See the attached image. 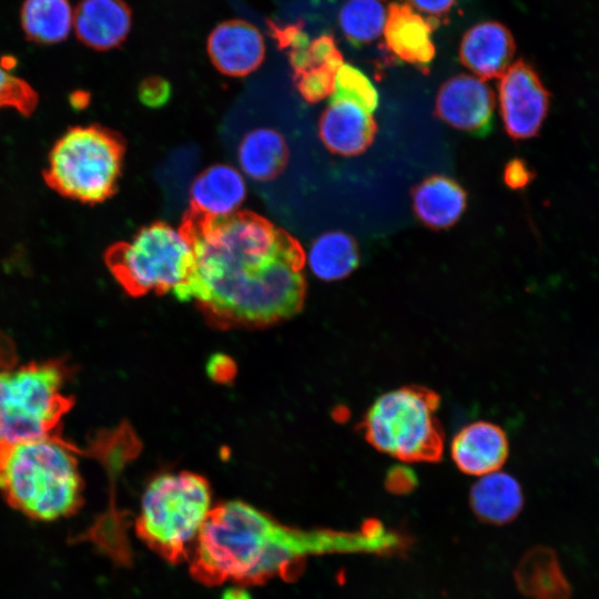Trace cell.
I'll use <instances>...</instances> for the list:
<instances>
[{
	"mask_svg": "<svg viewBox=\"0 0 599 599\" xmlns=\"http://www.w3.org/2000/svg\"><path fill=\"white\" fill-rule=\"evenodd\" d=\"M323 551L322 531L285 527L244 501L212 508L189 558L192 577L206 586L260 585L294 577L304 557Z\"/></svg>",
	"mask_w": 599,
	"mask_h": 599,
	"instance_id": "2",
	"label": "cell"
},
{
	"mask_svg": "<svg viewBox=\"0 0 599 599\" xmlns=\"http://www.w3.org/2000/svg\"><path fill=\"white\" fill-rule=\"evenodd\" d=\"M386 17L384 0H348L339 11L338 23L346 39L362 47L383 33Z\"/></svg>",
	"mask_w": 599,
	"mask_h": 599,
	"instance_id": "24",
	"label": "cell"
},
{
	"mask_svg": "<svg viewBox=\"0 0 599 599\" xmlns=\"http://www.w3.org/2000/svg\"><path fill=\"white\" fill-rule=\"evenodd\" d=\"M270 32L278 42L281 48H290L291 50L304 49L309 45L311 40L303 30V24L297 22L295 24H288L280 27L274 22H268Z\"/></svg>",
	"mask_w": 599,
	"mask_h": 599,
	"instance_id": "28",
	"label": "cell"
},
{
	"mask_svg": "<svg viewBox=\"0 0 599 599\" xmlns=\"http://www.w3.org/2000/svg\"><path fill=\"white\" fill-rule=\"evenodd\" d=\"M313 274L324 281H337L348 276L359 263L356 241L348 234L332 231L318 236L307 257Z\"/></svg>",
	"mask_w": 599,
	"mask_h": 599,
	"instance_id": "23",
	"label": "cell"
},
{
	"mask_svg": "<svg viewBox=\"0 0 599 599\" xmlns=\"http://www.w3.org/2000/svg\"><path fill=\"white\" fill-rule=\"evenodd\" d=\"M38 100L35 90L0 61V109L11 108L28 116L35 110Z\"/></svg>",
	"mask_w": 599,
	"mask_h": 599,
	"instance_id": "26",
	"label": "cell"
},
{
	"mask_svg": "<svg viewBox=\"0 0 599 599\" xmlns=\"http://www.w3.org/2000/svg\"><path fill=\"white\" fill-rule=\"evenodd\" d=\"M20 24L29 41L55 44L68 38L73 26V9L69 0H24Z\"/></svg>",
	"mask_w": 599,
	"mask_h": 599,
	"instance_id": "21",
	"label": "cell"
},
{
	"mask_svg": "<svg viewBox=\"0 0 599 599\" xmlns=\"http://www.w3.org/2000/svg\"><path fill=\"white\" fill-rule=\"evenodd\" d=\"M288 156L284 138L268 128L254 129L245 134L238 146L242 171L253 180L267 181L285 166Z\"/></svg>",
	"mask_w": 599,
	"mask_h": 599,
	"instance_id": "22",
	"label": "cell"
},
{
	"mask_svg": "<svg viewBox=\"0 0 599 599\" xmlns=\"http://www.w3.org/2000/svg\"><path fill=\"white\" fill-rule=\"evenodd\" d=\"M524 506L519 483L499 470L480 476L470 489V507L480 519L494 525L514 520Z\"/></svg>",
	"mask_w": 599,
	"mask_h": 599,
	"instance_id": "20",
	"label": "cell"
},
{
	"mask_svg": "<svg viewBox=\"0 0 599 599\" xmlns=\"http://www.w3.org/2000/svg\"><path fill=\"white\" fill-rule=\"evenodd\" d=\"M331 99L356 103L372 114L379 102L378 92L372 81L348 63H343L337 70Z\"/></svg>",
	"mask_w": 599,
	"mask_h": 599,
	"instance_id": "25",
	"label": "cell"
},
{
	"mask_svg": "<svg viewBox=\"0 0 599 599\" xmlns=\"http://www.w3.org/2000/svg\"><path fill=\"white\" fill-rule=\"evenodd\" d=\"M245 195L243 175L231 165L215 164L194 180L190 210L209 217L227 216L236 212Z\"/></svg>",
	"mask_w": 599,
	"mask_h": 599,
	"instance_id": "17",
	"label": "cell"
},
{
	"mask_svg": "<svg viewBox=\"0 0 599 599\" xmlns=\"http://www.w3.org/2000/svg\"><path fill=\"white\" fill-rule=\"evenodd\" d=\"M209 372L212 377H227L231 375V362L222 355L214 356L210 362Z\"/></svg>",
	"mask_w": 599,
	"mask_h": 599,
	"instance_id": "34",
	"label": "cell"
},
{
	"mask_svg": "<svg viewBox=\"0 0 599 599\" xmlns=\"http://www.w3.org/2000/svg\"><path fill=\"white\" fill-rule=\"evenodd\" d=\"M516 51L512 34L504 24L485 21L471 27L459 47L460 62L481 80L500 78Z\"/></svg>",
	"mask_w": 599,
	"mask_h": 599,
	"instance_id": "14",
	"label": "cell"
},
{
	"mask_svg": "<svg viewBox=\"0 0 599 599\" xmlns=\"http://www.w3.org/2000/svg\"><path fill=\"white\" fill-rule=\"evenodd\" d=\"M181 230L194 267L173 294L179 301H194L221 326L274 324L302 309L306 255L287 232L250 212L209 217L192 210Z\"/></svg>",
	"mask_w": 599,
	"mask_h": 599,
	"instance_id": "1",
	"label": "cell"
},
{
	"mask_svg": "<svg viewBox=\"0 0 599 599\" xmlns=\"http://www.w3.org/2000/svg\"><path fill=\"white\" fill-rule=\"evenodd\" d=\"M105 263L132 296L174 294L193 272L194 251L181 227L156 222L140 229L131 240L110 246Z\"/></svg>",
	"mask_w": 599,
	"mask_h": 599,
	"instance_id": "8",
	"label": "cell"
},
{
	"mask_svg": "<svg viewBox=\"0 0 599 599\" xmlns=\"http://www.w3.org/2000/svg\"><path fill=\"white\" fill-rule=\"evenodd\" d=\"M17 361V349L12 339L0 329V368L11 369Z\"/></svg>",
	"mask_w": 599,
	"mask_h": 599,
	"instance_id": "33",
	"label": "cell"
},
{
	"mask_svg": "<svg viewBox=\"0 0 599 599\" xmlns=\"http://www.w3.org/2000/svg\"><path fill=\"white\" fill-rule=\"evenodd\" d=\"M457 0H405L415 11L438 22L439 18L449 13Z\"/></svg>",
	"mask_w": 599,
	"mask_h": 599,
	"instance_id": "31",
	"label": "cell"
},
{
	"mask_svg": "<svg viewBox=\"0 0 599 599\" xmlns=\"http://www.w3.org/2000/svg\"><path fill=\"white\" fill-rule=\"evenodd\" d=\"M495 98L486 82L458 74L447 80L436 98V115L450 126L485 136L493 126Z\"/></svg>",
	"mask_w": 599,
	"mask_h": 599,
	"instance_id": "10",
	"label": "cell"
},
{
	"mask_svg": "<svg viewBox=\"0 0 599 599\" xmlns=\"http://www.w3.org/2000/svg\"><path fill=\"white\" fill-rule=\"evenodd\" d=\"M70 441L45 438L12 448L0 474L6 501L33 520L74 515L83 504V481Z\"/></svg>",
	"mask_w": 599,
	"mask_h": 599,
	"instance_id": "3",
	"label": "cell"
},
{
	"mask_svg": "<svg viewBox=\"0 0 599 599\" xmlns=\"http://www.w3.org/2000/svg\"><path fill=\"white\" fill-rule=\"evenodd\" d=\"M171 95V87L161 77H150L143 80L139 89V97L143 104L159 108L165 104Z\"/></svg>",
	"mask_w": 599,
	"mask_h": 599,
	"instance_id": "29",
	"label": "cell"
},
{
	"mask_svg": "<svg viewBox=\"0 0 599 599\" xmlns=\"http://www.w3.org/2000/svg\"><path fill=\"white\" fill-rule=\"evenodd\" d=\"M207 53L223 74L244 77L255 71L265 57V44L256 27L234 19L217 24L207 38Z\"/></svg>",
	"mask_w": 599,
	"mask_h": 599,
	"instance_id": "11",
	"label": "cell"
},
{
	"mask_svg": "<svg viewBox=\"0 0 599 599\" xmlns=\"http://www.w3.org/2000/svg\"><path fill=\"white\" fill-rule=\"evenodd\" d=\"M123 153L121 139L111 130L98 124L71 126L52 145L43 180L65 199L100 203L115 192Z\"/></svg>",
	"mask_w": 599,
	"mask_h": 599,
	"instance_id": "7",
	"label": "cell"
},
{
	"mask_svg": "<svg viewBox=\"0 0 599 599\" xmlns=\"http://www.w3.org/2000/svg\"><path fill=\"white\" fill-rule=\"evenodd\" d=\"M435 26L407 3L390 2L383 31L385 44L394 57L426 70L435 57Z\"/></svg>",
	"mask_w": 599,
	"mask_h": 599,
	"instance_id": "13",
	"label": "cell"
},
{
	"mask_svg": "<svg viewBox=\"0 0 599 599\" xmlns=\"http://www.w3.org/2000/svg\"><path fill=\"white\" fill-rule=\"evenodd\" d=\"M515 581L530 599H571L572 587L556 550L548 546L529 549L518 562Z\"/></svg>",
	"mask_w": 599,
	"mask_h": 599,
	"instance_id": "18",
	"label": "cell"
},
{
	"mask_svg": "<svg viewBox=\"0 0 599 599\" xmlns=\"http://www.w3.org/2000/svg\"><path fill=\"white\" fill-rule=\"evenodd\" d=\"M499 79V103L506 132L516 140L536 136L549 109V92L538 73L530 64L518 60Z\"/></svg>",
	"mask_w": 599,
	"mask_h": 599,
	"instance_id": "9",
	"label": "cell"
},
{
	"mask_svg": "<svg viewBox=\"0 0 599 599\" xmlns=\"http://www.w3.org/2000/svg\"><path fill=\"white\" fill-rule=\"evenodd\" d=\"M534 175L532 170L521 159L510 160L504 169V182L512 190L527 186Z\"/></svg>",
	"mask_w": 599,
	"mask_h": 599,
	"instance_id": "30",
	"label": "cell"
},
{
	"mask_svg": "<svg viewBox=\"0 0 599 599\" xmlns=\"http://www.w3.org/2000/svg\"><path fill=\"white\" fill-rule=\"evenodd\" d=\"M467 194L453 179L432 175L413 191L416 216L428 227L447 229L454 225L466 209Z\"/></svg>",
	"mask_w": 599,
	"mask_h": 599,
	"instance_id": "19",
	"label": "cell"
},
{
	"mask_svg": "<svg viewBox=\"0 0 599 599\" xmlns=\"http://www.w3.org/2000/svg\"><path fill=\"white\" fill-rule=\"evenodd\" d=\"M414 474L405 467H397L389 471L386 479V486L392 493H405L415 486Z\"/></svg>",
	"mask_w": 599,
	"mask_h": 599,
	"instance_id": "32",
	"label": "cell"
},
{
	"mask_svg": "<svg viewBox=\"0 0 599 599\" xmlns=\"http://www.w3.org/2000/svg\"><path fill=\"white\" fill-rule=\"evenodd\" d=\"M509 444L504 429L489 422H475L463 427L453 438L451 458L467 475L484 476L505 464Z\"/></svg>",
	"mask_w": 599,
	"mask_h": 599,
	"instance_id": "16",
	"label": "cell"
},
{
	"mask_svg": "<svg viewBox=\"0 0 599 599\" xmlns=\"http://www.w3.org/2000/svg\"><path fill=\"white\" fill-rule=\"evenodd\" d=\"M69 376L62 361L0 372V440L16 446L62 437V418L74 403L63 392Z\"/></svg>",
	"mask_w": 599,
	"mask_h": 599,
	"instance_id": "5",
	"label": "cell"
},
{
	"mask_svg": "<svg viewBox=\"0 0 599 599\" xmlns=\"http://www.w3.org/2000/svg\"><path fill=\"white\" fill-rule=\"evenodd\" d=\"M337 71L321 65L295 73L296 85L302 97L308 102H317L331 95Z\"/></svg>",
	"mask_w": 599,
	"mask_h": 599,
	"instance_id": "27",
	"label": "cell"
},
{
	"mask_svg": "<svg viewBox=\"0 0 599 599\" xmlns=\"http://www.w3.org/2000/svg\"><path fill=\"white\" fill-rule=\"evenodd\" d=\"M211 506V487L203 476L160 474L143 493L135 534L167 562L182 564L189 560Z\"/></svg>",
	"mask_w": 599,
	"mask_h": 599,
	"instance_id": "4",
	"label": "cell"
},
{
	"mask_svg": "<svg viewBox=\"0 0 599 599\" xmlns=\"http://www.w3.org/2000/svg\"><path fill=\"white\" fill-rule=\"evenodd\" d=\"M440 396L418 385L403 386L379 396L359 429L377 450L405 463H436L444 449V433L436 413Z\"/></svg>",
	"mask_w": 599,
	"mask_h": 599,
	"instance_id": "6",
	"label": "cell"
},
{
	"mask_svg": "<svg viewBox=\"0 0 599 599\" xmlns=\"http://www.w3.org/2000/svg\"><path fill=\"white\" fill-rule=\"evenodd\" d=\"M131 22V9L124 0H81L73 11L72 27L85 47L106 51L124 42Z\"/></svg>",
	"mask_w": 599,
	"mask_h": 599,
	"instance_id": "15",
	"label": "cell"
},
{
	"mask_svg": "<svg viewBox=\"0 0 599 599\" xmlns=\"http://www.w3.org/2000/svg\"><path fill=\"white\" fill-rule=\"evenodd\" d=\"M70 102L74 108L81 109L89 102L88 93L82 91L73 92Z\"/></svg>",
	"mask_w": 599,
	"mask_h": 599,
	"instance_id": "36",
	"label": "cell"
},
{
	"mask_svg": "<svg viewBox=\"0 0 599 599\" xmlns=\"http://www.w3.org/2000/svg\"><path fill=\"white\" fill-rule=\"evenodd\" d=\"M377 124L373 114L356 103L329 99L319 119V138L334 154L353 156L373 143Z\"/></svg>",
	"mask_w": 599,
	"mask_h": 599,
	"instance_id": "12",
	"label": "cell"
},
{
	"mask_svg": "<svg viewBox=\"0 0 599 599\" xmlns=\"http://www.w3.org/2000/svg\"><path fill=\"white\" fill-rule=\"evenodd\" d=\"M222 599H251L247 590L236 587L224 591Z\"/></svg>",
	"mask_w": 599,
	"mask_h": 599,
	"instance_id": "35",
	"label": "cell"
}]
</instances>
